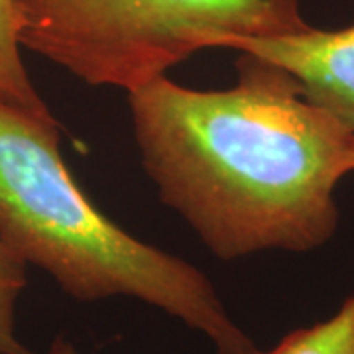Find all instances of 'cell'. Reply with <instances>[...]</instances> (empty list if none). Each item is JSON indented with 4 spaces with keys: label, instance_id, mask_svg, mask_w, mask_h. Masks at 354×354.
Returning a JSON list of instances; mask_svg holds the SVG:
<instances>
[{
    "label": "cell",
    "instance_id": "obj_2",
    "mask_svg": "<svg viewBox=\"0 0 354 354\" xmlns=\"http://www.w3.org/2000/svg\"><path fill=\"white\" fill-rule=\"evenodd\" d=\"M51 116L0 95V239L83 304L130 297L201 333L215 354L260 348L195 266L134 239L79 189Z\"/></svg>",
    "mask_w": 354,
    "mask_h": 354
},
{
    "label": "cell",
    "instance_id": "obj_8",
    "mask_svg": "<svg viewBox=\"0 0 354 354\" xmlns=\"http://www.w3.org/2000/svg\"><path fill=\"white\" fill-rule=\"evenodd\" d=\"M46 354H83L79 348H77L73 342L69 341V339H65V337H55L53 341H51L50 348H48V353Z\"/></svg>",
    "mask_w": 354,
    "mask_h": 354
},
{
    "label": "cell",
    "instance_id": "obj_1",
    "mask_svg": "<svg viewBox=\"0 0 354 354\" xmlns=\"http://www.w3.org/2000/svg\"><path fill=\"white\" fill-rule=\"evenodd\" d=\"M239 83L195 91L160 75L128 93L146 174L218 260L307 252L337 230L354 134L278 65L239 51Z\"/></svg>",
    "mask_w": 354,
    "mask_h": 354
},
{
    "label": "cell",
    "instance_id": "obj_5",
    "mask_svg": "<svg viewBox=\"0 0 354 354\" xmlns=\"http://www.w3.org/2000/svg\"><path fill=\"white\" fill-rule=\"evenodd\" d=\"M0 95L32 113L51 116V111L39 97L22 62L14 0H0Z\"/></svg>",
    "mask_w": 354,
    "mask_h": 354
},
{
    "label": "cell",
    "instance_id": "obj_7",
    "mask_svg": "<svg viewBox=\"0 0 354 354\" xmlns=\"http://www.w3.org/2000/svg\"><path fill=\"white\" fill-rule=\"evenodd\" d=\"M24 260L0 239V354H36L16 337V304L26 288Z\"/></svg>",
    "mask_w": 354,
    "mask_h": 354
},
{
    "label": "cell",
    "instance_id": "obj_3",
    "mask_svg": "<svg viewBox=\"0 0 354 354\" xmlns=\"http://www.w3.org/2000/svg\"><path fill=\"white\" fill-rule=\"evenodd\" d=\"M14 14L22 48L127 93L228 38L311 28L299 0H14Z\"/></svg>",
    "mask_w": 354,
    "mask_h": 354
},
{
    "label": "cell",
    "instance_id": "obj_4",
    "mask_svg": "<svg viewBox=\"0 0 354 354\" xmlns=\"http://www.w3.org/2000/svg\"><path fill=\"white\" fill-rule=\"evenodd\" d=\"M221 48L252 53L286 69L309 101L354 134V24L341 30L311 26L279 38H228Z\"/></svg>",
    "mask_w": 354,
    "mask_h": 354
},
{
    "label": "cell",
    "instance_id": "obj_6",
    "mask_svg": "<svg viewBox=\"0 0 354 354\" xmlns=\"http://www.w3.org/2000/svg\"><path fill=\"white\" fill-rule=\"evenodd\" d=\"M256 354H354V293L329 319L293 330L274 348Z\"/></svg>",
    "mask_w": 354,
    "mask_h": 354
}]
</instances>
